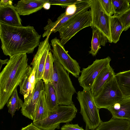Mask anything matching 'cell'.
Instances as JSON below:
<instances>
[{"instance_id": "obj_1", "label": "cell", "mask_w": 130, "mask_h": 130, "mask_svg": "<svg viewBox=\"0 0 130 130\" xmlns=\"http://www.w3.org/2000/svg\"><path fill=\"white\" fill-rule=\"evenodd\" d=\"M41 36L33 26H15L0 22L1 48L4 55L31 53L39 46Z\"/></svg>"}, {"instance_id": "obj_2", "label": "cell", "mask_w": 130, "mask_h": 130, "mask_svg": "<svg viewBox=\"0 0 130 130\" xmlns=\"http://www.w3.org/2000/svg\"><path fill=\"white\" fill-rule=\"evenodd\" d=\"M26 54L10 57L0 73V109L3 108L22 80L32 70L28 63Z\"/></svg>"}, {"instance_id": "obj_3", "label": "cell", "mask_w": 130, "mask_h": 130, "mask_svg": "<svg viewBox=\"0 0 130 130\" xmlns=\"http://www.w3.org/2000/svg\"><path fill=\"white\" fill-rule=\"evenodd\" d=\"M54 71L51 82L55 90L59 105L73 104V95L76 92L69 73L57 61L54 59Z\"/></svg>"}, {"instance_id": "obj_4", "label": "cell", "mask_w": 130, "mask_h": 130, "mask_svg": "<svg viewBox=\"0 0 130 130\" xmlns=\"http://www.w3.org/2000/svg\"><path fill=\"white\" fill-rule=\"evenodd\" d=\"M77 95L80 106V113L86 123V130L95 129L102 121L99 114L100 109L95 103L91 89L79 91Z\"/></svg>"}, {"instance_id": "obj_5", "label": "cell", "mask_w": 130, "mask_h": 130, "mask_svg": "<svg viewBox=\"0 0 130 130\" xmlns=\"http://www.w3.org/2000/svg\"><path fill=\"white\" fill-rule=\"evenodd\" d=\"M77 110L74 104L70 106H59L56 110L49 111L46 118L33 123L42 130L59 129L60 123L71 121L75 117Z\"/></svg>"}, {"instance_id": "obj_6", "label": "cell", "mask_w": 130, "mask_h": 130, "mask_svg": "<svg viewBox=\"0 0 130 130\" xmlns=\"http://www.w3.org/2000/svg\"><path fill=\"white\" fill-rule=\"evenodd\" d=\"M92 25L90 10L85 11L74 16L64 24L58 31L61 42L64 45L79 31Z\"/></svg>"}, {"instance_id": "obj_7", "label": "cell", "mask_w": 130, "mask_h": 130, "mask_svg": "<svg viewBox=\"0 0 130 130\" xmlns=\"http://www.w3.org/2000/svg\"><path fill=\"white\" fill-rule=\"evenodd\" d=\"M124 97L115 75L105 84L94 99L98 108L107 109Z\"/></svg>"}, {"instance_id": "obj_8", "label": "cell", "mask_w": 130, "mask_h": 130, "mask_svg": "<svg viewBox=\"0 0 130 130\" xmlns=\"http://www.w3.org/2000/svg\"><path fill=\"white\" fill-rule=\"evenodd\" d=\"M51 45L53 48L51 51L54 58L57 61L68 73L78 78L81 72L79 63L68 54L60 40L55 37L51 40Z\"/></svg>"}, {"instance_id": "obj_9", "label": "cell", "mask_w": 130, "mask_h": 130, "mask_svg": "<svg viewBox=\"0 0 130 130\" xmlns=\"http://www.w3.org/2000/svg\"><path fill=\"white\" fill-rule=\"evenodd\" d=\"M92 18V29H96L107 39L109 42L112 43L110 29V16L103 8L99 0H89Z\"/></svg>"}, {"instance_id": "obj_10", "label": "cell", "mask_w": 130, "mask_h": 130, "mask_svg": "<svg viewBox=\"0 0 130 130\" xmlns=\"http://www.w3.org/2000/svg\"><path fill=\"white\" fill-rule=\"evenodd\" d=\"M111 60L109 56L101 59H96L88 67L83 69L78 80L80 86L83 89H91L96 78L104 68L110 64Z\"/></svg>"}, {"instance_id": "obj_11", "label": "cell", "mask_w": 130, "mask_h": 130, "mask_svg": "<svg viewBox=\"0 0 130 130\" xmlns=\"http://www.w3.org/2000/svg\"><path fill=\"white\" fill-rule=\"evenodd\" d=\"M76 4L77 9L74 14L66 15L64 12L61 14L57 20L54 22H52L50 19H48L47 24L44 28V32L42 35L43 37H47L53 32L58 31L60 28L69 20L83 12L88 10L90 8L89 0H84L83 1Z\"/></svg>"}, {"instance_id": "obj_12", "label": "cell", "mask_w": 130, "mask_h": 130, "mask_svg": "<svg viewBox=\"0 0 130 130\" xmlns=\"http://www.w3.org/2000/svg\"><path fill=\"white\" fill-rule=\"evenodd\" d=\"M42 79L36 84L32 93L24 99L21 109L22 115L33 120L36 107L41 91L44 90V85Z\"/></svg>"}, {"instance_id": "obj_13", "label": "cell", "mask_w": 130, "mask_h": 130, "mask_svg": "<svg viewBox=\"0 0 130 130\" xmlns=\"http://www.w3.org/2000/svg\"><path fill=\"white\" fill-rule=\"evenodd\" d=\"M48 0H21L14 6L19 15H28L36 12L43 7Z\"/></svg>"}, {"instance_id": "obj_14", "label": "cell", "mask_w": 130, "mask_h": 130, "mask_svg": "<svg viewBox=\"0 0 130 130\" xmlns=\"http://www.w3.org/2000/svg\"><path fill=\"white\" fill-rule=\"evenodd\" d=\"M19 14L12 5L0 7V22L9 25L22 26Z\"/></svg>"}, {"instance_id": "obj_15", "label": "cell", "mask_w": 130, "mask_h": 130, "mask_svg": "<svg viewBox=\"0 0 130 130\" xmlns=\"http://www.w3.org/2000/svg\"><path fill=\"white\" fill-rule=\"evenodd\" d=\"M107 109L113 117L130 121V97H124Z\"/></svg>"}, {"instance_id": "obj_16", "label": "cell", "mask_w": 130, "mask_h": 130, "mask_svg": "<svg viewBox=\"0 0 130 130\" xmlns=\"http://www.w3.org/2000/svg\"><path fill=\"white\" fill-rule=\"evenodd\" d=\"M115 74L110 64L101 71L95 80L91 89L94 98L98 95L105 84L112 79Z\"/></svg>"}, {"instance_id": "obj_17", "label": "cell", "mask_w": 130, "mask_h": 130, "mask_svg": "<svg viewBox=\"0 0 130 130\" xmlns=\"http://www.w3.org/2000/svg\"><path fill=\"white\" fill-rule=\"evenodd\" d=\"M50 35H48L44 40L41 41L39 46L38 50L40 52V59L35 74L36 84L42 79L47 57L49 52L51 50L49 42Z\"/></svg>"}, {"instance_id": "obj_18", "label": "cell", "mask_w": 130, "mask_h": 130, "mask_svg": "<svg viewBox=\"0 0 130 130\" xmlns=\"http://www.w3.org/2000/svg\"><path fill=\"white\" fill-rule=\"evenodd\" d=\"M130 121L112 117L109 121H102L95 130H129Z\"/></svg>"}, {"instance_id": "obj_19", "label": "cell", "mask_w": 130, "mask_h": 130, "mask_svg": "<svg viewBox=\"0 0 130 130\" xmlns=\"http://www.w3.org/2000/svg\"><path fill=\"white\" fill-rule=\"evenodd\" d=\"M46 102L49 111L56 110L59 106L55 90L51 82L44 83Z\"/></svg>"}, {"instance_id": "obj_20", "label": "cell", "mask_w": 130, "mask_h": 130, "mask_svg": "<svg viewBox=\"0 0 130 130\" xmlns=\"http://www.w3.org/2000/svg\"><path fill=\"white\" fill-rule=\"evenodd\" d=\"M49 111L46 102L44 90L40 94L39 100L36 107L33 123L43 119L48 116Z\"/></svg>"}, {"instance_id": "obj_21", "label": "cell", "mask_w": 130, "mask_h": 130, "mask_svg": "<svg viewBox=\"0 0 130 130\" xmlns=\"http://www.w3.org/2000/svg\"><path fill=\"white\" fill-rule=\"evenodd\" d=\"M91 50L89 52L93 56H95L101 48L104 46L109 41L107 39L98 29H93Z\"/></svg>"}, {"instance_id": "obj_22", "label": "cell", "mask_w": 130, "mask_h": 130, "mask_svg": "<svg viewBox=\"0 0 130 130\" xmlns=\"http://www.w3.org/2000/svg\"><path fill=\"white\" fill-rule=\"evenodd\" d=\"M115 76L124 97H130V70L118 73Z\"/></svg>"}, {"instance_id": "obj_23", "label": "cell", "mask_w": 130, "mask_h": 130, "mask_svg": "<svg viewBox=\"0 0 130 130\" xmlns=\"http://www.w3.org/2000/svg\"><path fill=\"white\" fill-rule=\"evenodd\" d=\"M110 29L112 42L117 43L124 31L123 25L118 16L112 15L111 17Z\"/></svg>"}, {"instance_id": "obj_24", "label": "cell", "mask_w": 130, "mask_h": 130, "mask_svg": "<svg viewBox=\"0 0 130 130\" xmlns=\"http://www.w3.org/2000/svg\"><path fill=\"white\" fill-rule=\"evenodd\" d=\"M54 58L51 51L47 55L44 66L42 79L44 83L51 82L54 71Z\"/></svg>"}, {"instance_id": "obj_25", "label": "cell", "mask_w": 130, "mask_h": 130, "mask_svg": "<svg viewBox=\"0 0 130 130\" xmlns=\"http://www.w3.org/2000/svg\"><path fill=\"white\" fill-rule=\"evenodd\" d=\"M23 103L19 97L17 88H16L6 104L8 109V112L11 115L12 117L14 115L15 111L22 108Z\"/></svg>"}, {"instance_id": "obj_26", "label": "cell", "mask_w": 130, "mask_h": 130, "mask_svg": "<svg viewBox=\"0 0 130 130\" xmlns=\"http://www.w3.org/2000/svg\"><path fill=\"white\" fill-rule=\"evenodd\" d=\"M31 72L22 80L19 85L20 87V93L23 95L24 99L30 95L33 90L29 81V77Z\"/></svg>"}, {"instance_id": "obj_27", "label": "cell", "mask_w": 130, "mask_h": 130, "mask_svg": "<svg viewBox=\"0 0 130 130\" xmlns=\"http://www.w3.org/2000/svg\"><path fill=\"white\" fill-rule=\"evenodd\" d=\"M115 10L113 15L117 16L130 7V0H111Z\"/></svg>"}, {"instance_id": "obj_28", "label": "cell", "mask_w": 130, "mask_h": 130, "mask_svg": "<svg viewBox=\"0 0 130 130\" xmlns=\"http://www.w3.org/2000/svg\"><path fill=\"white\" fill-rule=\"evenodd\" d=\"M117 16L123 25L124 31L127 30L130 28V7L127 10Z\"/></svg>"}, {"instance_id": "obj_29", "label": "cell", "mask_w": 130, "mask_h": 130, "mask_svg": "<svg viewBox=\"0 0 130 130\" xmlns=\"http://www.w3.org/2000/svg\"><path fill=\"white\" fill-rule=\"evenodd\" d=\"M84 0H48V2L51 5H59L62 8L75 4L83 1Z\"/></svg>"}, {"instance_id": "obj_30", "label": "cell", "mask_w": 130, "mask_h": 130, "mask_svg": "<svg viewBox=\"0 0 130 130\" xmlns=\"http://www.w3.org/2000/svg\"><path fill=\"white\" fill-rule=\"evenodd\" d=\"M106 13L110 16L115 13V10L111 0H99Z\"/></svg>"}, {"instance_id": "obj_31", "label": "cell", "mask_w": 130, "mask_h": 130, "mask_svg": "<svg viewBox=\"0 0 130 130\" xmlns=\"http://www.w3.org/2000/svg\"><path fill=\"white\" fill-rule=\"evenodd\" d=\"M61 130H85L80 127L78 124H68L63 125L61 128Z\"/></svg>"}, {"instance_id": "obj_32", "label": "cell", "mask_w": 130, "mask_h": 130, "mask_svg": "<svg viewBox=\"0 0 130 130\" xmlns=\"http://www.w3.org/2000/svg\"><path fill=\"white\" fill-rule=\"evenodd\" d=\"M76 4L72 5L68 7L66 11L64 12L65 15H72L75 13L77 9Z\"/></svg>"}, {"instance_id": "obj_33", "label": "cell", "mask_w": 130, "mask_h": 130, "mask_svg": "<svg viewBox=\"0 0 130 130\" xmlns=\"http://www.w3.org/2000/svg\"><path fill=\"white\" fill-rule=\"evenodd\" d=\"M21 130H42L35 125L32 123L23 127Z\"/></svg>"}, {"instance_id": "obj_34", "label": "cell", "mask_w": 130, "mask_h": 130, "mask_svg": "<svg viewBox=\"0 0 130 130\" xmlns=\"http://www.w3.org/2000/svg\"><path fill=\"white\" fill-rule=\"evenodd\" d=\"M13 1V0H1L0 2V7L12 5Z\"/></svg>"}, {"instance_id": "obj_35", "label": "cell", "mask_w": 130, "mask_h": 130, "mask_svg": "<svg viewBox=\"0 0 130 130\" xmlns=\"http://www.w3.org/2000/svg\"><path fill=\"white\" fill-rule=\"evenodd\" d=\"M9 60L8 59H7L4 60L0 59V70H1L2 66L3 65L5 64H7Z\"/></svg>"}, {"instance_id": "obj_36", "label": "cell", "mask_w": 130, "mask_h": 130, "mask_svg": "<svg viewBox=\"0 0 130 130\" xmlns=\"http://www.w3.org/2000/svg\"><path fill=\"white\" fill-rule=\"evenodd\" d=\"M51 5L48 2L44 4L43 8L45 9L48 10L50 8Z\"/></svg>"}, {"instance_id": "obj_37", "label": "cell", "mask_w": 130, "mask_h": 130, "mask_svg": "<svg viewBox=\"0 0 130 130\" xmlns=\"http://www.w3.org/2000/svg\"><path fill=\"white\" fill-rule=\"evenodd\" d=\"M129 130H130V129H129Z\"/></svg>"}]
</instances>
